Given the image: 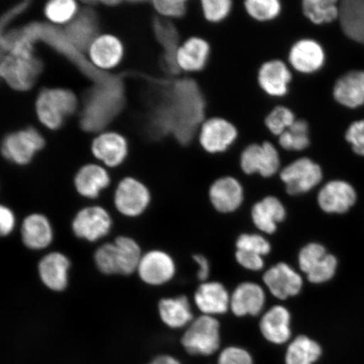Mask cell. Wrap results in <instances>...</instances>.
<instances>
[{"instance_id":"1","label":"cell","mask_w":364,"mask_h":364,"mask_svg":"<svg viewBox=\"0 0 364 364\" xmlns=\"http://www.w3.org/2000/svg\"><path fill=\"white\" fill-rule=\"evenodd\" d=\"M149 88L145 138L172 136L183 145L195 142L206 118V104L198 82L192 76H173L161 68L152 77Z\"/></svg>"},{"instance_id":"2","label":"cell","mask_w":364,"mask_h":364,"mask_svg":"<svg viewBox=\"0 0 364 364\" xmlns=\"http://www.w3.org/2000/svg\"><path fill=\"white\" fill-rule=\"evenodd\" d=\"M180 343L189 356H216L223 348L220 322L208 316L196 318L181 335Z\"/></svg>"},{"instance_id":"3","label":"cell","mask_w":364,"mask_h":364,"mask_svg":"<svg viewBox=\"0 0 364 364\" xmlns=\"http://www.w3.org/2000/svg\"><path fill=\"white\" fill-rule=\"evenodd\" d=\"M41 63L33 55L28 43H17L12 52L0 62V77L14 89L29 90L38 79Z\"/></svg>"},{"instance_id":"4","label":"cell","mask_w":364,"mask_h":364,"mask_svg":"<svg viewBox=\"0 0 364 364\" xmlns=\"http://www.w3.org/2000/svg\"><path fill=\"white\" fill-rule=\"evenodd\" d=\"M239 165L245 176L272 179L279 176L284 161L275 141L264 140L247 144L240 154Z\"/></svg>"},{"instance_id":"5","label":"cell","mask_w":364,"mask_h":364,"mask_svg":"<svg viewBox=\"0 0 364 364\" xmlns=\"http://www.w3.org/2000/svg\"><path fill=\"white\" fill-rule=\"evenodd\" d=\"M277 176L287 194L297 196L311 192L320 184L323 171L313 159L300 154L285 163Z\"/></svg>"},{"instance_id":"6","label":"cell","mask_w":364,"mask_h":364,"mask_svg":"<svg viewBox=\"0 0 364 364\" xmlns=\"http://www.w3.org/2000/svg\"><path fill=\"white\" fill-rule=\"evenodd\" d=\"M77 107V99L66 89H46L38 95L36 111L42 124L52 130L58 129L65 118L72 115Z\"/></svg>"},{"instance_id":"7","label":"cell","mask_w":364,"mask_h":364,"mask_svg":"<svg viewBox=\"0 0 364 364\" xmlns=\"http://www.w3.org/2000/svg\"><path fill=\"white\" fill-rule=\"evenodd\" d=\"M238 139L237 127L221 117L205 118L197 136L200 146L213 156L227 153L234 147Z\"/></svg>"},{"instance_id":"8","label":"cell","mask_w":364,"mask_h":364,"mask_svg":"<svg viewBox=\"0 0 364 364\" xmlns=\"http://www.w3.org/2000/svg\"><path fill=\"white\" fill-rule=\"evenodd\" d=\"M150 202L151 193L148 186L134 176H127L120 181L114 194V206L126 217L142 215Z\"/></svg>"},{"instance_id":"9","label":"cell","mask_w":364,"mask_h":364,"mask_svg":"<svg viewBox=\"0 0 364 364\" xmlns=\"http://www.w3.org/2000/svg\"><path fill=\"white\" fill-rule=\"evenodd\" d=\"M286 61L295 75H312L325 65V49L315 38L304 36L291 46Z\"/></svg>"},{"instance_id":"10","label":"cell","mask_w":364,"mask_h":364,"mask_svg":"<svg viewBox=\"0 0 364 364\" xmlns=\"http://www.w3.org/2000/svg\"><path fill=\"white\" fill-rule=\"evenodd\" d=\"M295 74L284 59L263 63L257 72V83L268 97L283 100L288 97Z\"/></svg>"},{"instance_id":"11","label":"cell","mask_w":364,"mask_h":364,"mask_svg":"<svg viewBox=\"0 0 364 364\" xmlns=\"http://www.w3.org/2000/svg\"><path fill=\"white\" fill-rule=\"evenodd\" d=\"M44 144L43 136L30 127L7 135L1 144V153L9 161L18 166H26Z\"/></svg>"},{"instance_id":"12","label":"cell","mask_w":364,"mask_h":364,"mask_svg":"<svg viewBox=\"0 0 364 364\" xmlns=\"http://www.w3.org/2000/svg\"><path fill=\"white\" fill-rule=\"evenodd\" d=\"M71 227L77 238L95 242L110 233L112 218L103 207H85L76 213Z\"/></svg>"},{"instance_id":"13","label":"cell","mask_w":364,"mask_h":364,"mask_svg":"<svg viewBox=\"0 0 364 364\" xmlns=\"http://www.w3.org/2000/svg\"><path fill=\"white\" fill-rule=\"evenodd\" d=\"M211 53L210 43L206 39L198 36H189L177 49L176 65L181 75H198L207 68Z\"/></svg>"},{"instance_id":"14","label":"cell","mask_w":364,"mask_h":364,"mask_svg":"<svg viewBox=\"0 0 364 364\" xmlns=\"http://www.w3.org/2000/svg\"><path fill=\"white\" fill-rule=\"evenodd\" d=\"M208 198L220 213H232L238 209L245 199V186L238 177H218L208 188Z\"/></svg>"},{"instance_id":"15","label":"cell","mask_w":364,"mask_h":364,"mask_svg":"<svg viewBox=\"0 0 364 364\" xmlns=\"http://www.w3.org/2000/svg\"><path fill=\"white\" fill-rule=\"evenodd\" d=\"M259 331L267 343L276 347H285L293 338L288 309L281 306L270 309L261 318Z\"/></svg>"},{"instance_id":"16","label":"cell","mask_w":364,"mask_h":364,"mask_svg":"<svg viewBox=\"0 0 364 364\" xmlns=\"http://www.w3.org/2000/svg\"><path fill=\"white\" fill-rule=\"evenodd\" d=\"M136 272L144 283L159 286L166 284L174 277L176 265L169 255L154 250L143 255Z\"/></svg>"},{"instance_id":"17","label":"cell","mask_w":364,"mask_h":364,"mask_svg":"<svg viewBox=\"0 0 364 364\" xmlns=\"http://www.w3.org/2000/svg\"><path fill=\"white\" fill-rule=\"evenodd\" d=\"M71 262L66 255L59 252H50L41 259L38 275L46 287L54 292H62L67 289Z\"/></svg>"},{"instance_id":"18","label":"cell","mask_w":364,"mask_h":364,"mask_svg":"<svg viewBox=\"0 0 364 364\" xmlns=\"http://www.w3.org/2000/svg\"><path fill=\"white\" fill-rule=\"evenodd\" d=\"M152 26L154 38L162 49L168 70L174 76L181 75L176 65V53L183 39L176 21L164 19L154 13Z\"/></svg>"},{"instance_id":"19","label":"cell","mask_w":364,"mask_h":364,"mask_svg":"<svg viewBox=\"0 0 364 364\" xmlns=\"http://www.w3.org/2000/svg\"><path fill=\"white\" fill-rule=\"evenodd\" d=\"M318 206L328 213L348 212L357 201L356 191L348 182L335 180L327 182L318 194Z\"/></svg>"},{"instance_id":"20","label":"cell","mask_w":364,"mask_h":364,"mask_svg":"<svg viewBox=\"0 0 364 364\" xmlns=\"http://www.w3.org/2000/svg\"><path fill=\"white\" fill-rule=\"evenodd\" d=\"M94 156L108 167H118L129 158V140L118 133H105L95 138L91 146Z\"/></svg>"},{"instance_id":"21","label":"cell","mask_w":364,"mask_h":364,"mask_svg":"<svg viewBox=\"0 0 364 364\" xmlns=\"http://www.w3.org/2000/svg\"><path fill=\"white\" fill-rule=\"evenodd\" d=\"M263 281L272 294L282 300L299 294L303 287L301 276L284 262L277 264L267 271Z\"/></svg>"},{"instance_id":"22","label":"cell","mask_w":364,"mask_h":364,"mask_svg":"<svg viewBox=\"0 0 364 364\" xmlns=\"http://www.w3.org/2000/svg\"><path fill=\"white\" fill-rule=\"evenodd\" d=\"M22 243L33 250L47 249L54 239L53 228L48 218L42 213L27 215L21 228Z\"/></svg>"},{"instance_id":"23","label":"cell","mask_w":364,"mask_h":364,"mask_svg":"<svg viewBox=\"0 0 364 364\" xmlns=\"http://www.w3.org/2000/svg\"><path fill=\"white\" fill-rule=\"evenodd\" d=\"M124 46L112 35H102L91 42L89 48L90 60L98 68L110 70L120 65L124 57Z\"/></svg>"},{"instance_id":"24","label":"cell","mask_w":364,"mask_h":364,"mask_svg":"<svg viewBox=\"0 0 364 364\" xmlns=\"http://www.w3.org/2000/svg\"><path fill=\"white\" fill-rule=\"evenodd\" d=\"M266 295L260 285L254 283L240 284L230 297V309L236 316H257L262 311Z\"/></svg>"},{"instance_id":"25","label":"cell","mask_w":364,"mask_h":364,"mask_svg":"<svg viewBox=\"0 0 364 364\" xmlns=\"http://www.w3.org/2000/svg\"><path fill=\"white\" fill-rule=\"evenodd\" d=\"M195 303L204 316L222 315L229 309L230 297L225 287L218 282L205 283L195 293Z\"/></svg>"},{"instance_id":"26","label":"cell","mask_w":364,"mask_h":364,"mask_svg":"<svg viewBox=\"0 0 364 364\" xmlns=\"http://www.w3.org/2000/svg\"><path fill=\"white\" fill-rule=\"evenodd\" d=\"M275 143L282 153L300 156L311 147V124L306 118L299 117L288 130L277 136Z\"/></svg>"},{"instance_id":"27","label":"cell","mask_w":364,"mask_h":364,"mask_svg":"<svg viewBox=\"0 0 364 364\" xmlns=\"http://www.w3.org/2000/svg\"><path fill=\"white\" fill-rule=\"evenodd\" d=\"M336 102L348 108L364 104V70H353L341 76L333 88Z\"/></svg>"},{"instance_id":"28","label":"cell","mask_w":364,"mask_h":364,"mask_svg":"<svg viewBox=\"0 0 364 364\" xmlns=\"http://www.w3.org/2000/svg\"><path fill=\"white\" fill-rule=\"evenodd\" d=\"M111 183V177L105 168L89 164L81 167L75 177V186L81 197L95 199Z\"/></svg>"},{"instance_id":"29","label":"cell","mask_w":364,"mask_h":364,"mask_svg":"<svg viewBox=\"0 0 364 364\" xmlns=\"http://www.w3.org/2000/svg\"><path fill=\"white\" fill-rule=\"evenodd\" d=\"M252 217L259 230L271 235L277 230V224L284 220L286 210L279 198L268 195L255 203Z\"/></svg>"},{"instance_id":"30","label":"cell","mask_w":364,"mask_h":364,"mask_svg":"<svg viewBox=\"0 0 364 364\" xmlns=\"http://www.w3.org/2000/svg\"><path fill=\"white\" fill-rule=\"evenodd\" d=\"M340 26L354 42L364 44V0H345L339 4Z\"/></svg>"},{"instance_id":"31","label":"cell","mask_w":364,"mask_h":364,"mask_svg":"<svg viewBox=\"0 0 364 364\" xmlns=\"http://www.w3.org/2000/svg\"><path fill=\"white\" fill-rule=\"evenodd\" d=\"M323 350L317 341L307 335H299L285 347L284 364H316Z\"/></svg>"},{"instance_id":"32","label":"cell","mask_w":364,"mask_h":364,"mask_svg":"<svg viewBox=\"0 0 364 364\" xmlns=\"http://www.w3.org/2000/svg\"><path fill=\"white\" fill-rule=\"evenodd\" d=\"M161 321L171 329H181L193 322V313L186 296L163 299L159 304Z\"/></svg>"},{"instance_id":"33","label":"cell","mask_w":364,"mask_h":364,"mask_svg":"<svg viewBox=\"0 0 364 364\" xmlns=\"http://www.w3.org/2000/svg\"><path fill=\"white\" fill-rule=\"evenodd\" d=\"M118 274L130 275L136 272L143 255L138 243L127 236H118L114 240Z\"/></svg>"},{"instance_id":"34","label":"cell","mask_w":364,"mask_h":364,"mask_svg":"<svg viewBox=\"0 0 364 364\" xmlns=\"http://www.w3.org/2000/svg\"><path fill=\"white\" fill-rule=\"evenodd\" d=\"M301 11L313 25L330 24L338 20L339 4L336 0H303Z\"/></svg>"},{"instance_id":"35","label":"cell","mask_w":364,"mask_h":364,"mask_svg":"<svg viewBox=\"0 0 364 364\" xmlns=\"http://www.w3.org/2000/svg\"><path fill=\"white\" fill-rule=\"evenodd\" d=\"M247 15L259 24L277 21L284 11L283 0H243Z\"/></svg>"},{"instance_id":"36","label":"cell","mask_w":364,"mask_h":364,"mask_svg":"<svg viewBox=\"0 0 364 364\" xmlns=\"http://www.w3.org/2000/svg\"><path fill=\"white\" fill-rule=\"evenodd\" d=\"M297 118L292 109L284 104L279 103L268 112L264 124L270 134L277 138L288 130Z\"/></svg>"},{"instance_id":"37","label":"cell","mask_w":364,"mask_h":364,"mask_svg":"<svg viewBox=\"0 0 364 364\" xmlns=\"http://www.w3.org/2000/svg\"><path fill=\"white\" fill-rule=\"evenodd\" d=\"M205 21L210 25L225 22L234 11L235 0H200Z\"/></svg>"},{"instance_id":"38","label":"cell","mask_w":364,"mask_h":364,"mask_svg":"<svg viewBox=\"0 0 364 364\" xmlns=\"http://www.w3.org/2000/svg\"><path fill=\"white\" fill-rule=\"evenodd\" d=\"M151 4L156 15L171 21L182 19L189 9V0H153Z\"/></svg>"},{"instance_id":"39","label":"cell","mask_w":364,"mask_h":364,"mask_svg":"<svg viewBox=\"0 0 364 364\" xmlns=\"http://www.w3.org/2000/svg\"><path fill=\"white\" fill-rule=\"evenodd\" d=\"M78 6L73 0H54L45 7V15L56 24H65L74 19Z\"/></svg>"},{"instance_id":"40","label":"cell","mask_w":364,"mask_h":364,"mask_svg":"<svg viewBox=\"0 0 364 364\" xmlns=\"http://www.w3.org/2000/svg\"><path fill=\"white\" fill-rule=\"evenodd\" d=\"M94 261L97 269L105 275L118 274L115 245L103 244L95 250Z\"/></svg>"},{"instance_id":"41","label":"cell","mask_w":364,"mask_h":364,"mask_svg":"<svg viewBox=\"0 0 364 364\" xmlns=\"http://www.w3.org/2000/svg\"><path fill=\"white\" fill-rule=\"evenodd\" d=\"M326 250L323 245L318 243H311L300 250L299 255V265L300 269L307 275L318 263L322 261L326 255Z\"/></svg>"},{"instance_id":"42","label":"cell","mask_w":364,"mask_h":364,"mask_svg":"<svg viewBox=\"0 0 364 364\" xmlns=\"http://www.w3.org/2000/svg\"><path fill=\"white\" fill-rule=\"evenodd\" d=\"M217 364H255L252 354L237 345L223 348L217 354Z\"/></svg>"},{"instance_id":"43","label":"cell","mask_w":364,"mask_h":364,"mask_svg":"<svg viewBox=\"0 0 364 364\" xmlns=\"http://www.w3.org/2000/svg\"><path fill=\"white\" fill-rule=\"evenodd\" d=\"M338 260L331 254H327L322 261L307 274V279L313 284H322L334 277Z\"/></svg>"},{"instance_id":"44","label":"cell","mask_w":364,"mask_h":364,"mask_svg":"<svg viewBox=\"0 0 364 364\" xmlns=\"http://www.w3.org/2000/svg\"><path fill=\"white\" fill-rule=\"evenodd\" d=\"M236 247L239 250L260 255L262 257L271 252L270 243L259 235H241L236 241Z\"/></svg>"},{"instance_id":"45","label":"cell","mask_w":364,"mask_h":364,"mask_svg":"<svg viewBox=\"0 0 364 364\" xmlns=\"http://www.w3.org/2000/svg\"><path fill=\"white\" fill-rule=\"evenodd\" d=\"M345 139L355 154L364 156V119L353 122L346 132Z\"/></svg>"},{"instance_id":"46","label":"cell","mask_w":364,"mask_h":364,"mask_svg":"<svg viewBox=\"0 0 364 364\" xmlns=\"http://www.w3.org/2000/svg\"><path fill=\"white\" fill-rule=\"evenodd\" d=\"M16 217L12 209L0 204V237H7L15 230Z\"/></svg>"},{"instance_id":"47","label":"cell","mask_w":364,"mask_h":364,"mask_svg":"<svg viewBox=\"0 0 364 364\" xmlns=\"http://www.w3.org/2000/svg\"><path fill=\"white\" fill-rule=\"evenodd\" d=\"M236 261L245 269L260 271L264 267V260L260 255L239 250L235 253Z\"/></svg>"},{"instance_id":"48","label":"cell","mask_w":364,"mask_h":364,"mask_svg":"<svg viewBox=\"0 0 364 364\" xmlns=\"http://www.w3.org/2000/svg\"><path fill=\"white\" fill-rule=\"evenodd\" d=\"M193 258L199 266V271L198 272L199 280H206L209 275V272H210V267H209V263L207 259L203 256H201V255H197V256H194Z\"/></svg>"},{"instance_id":"49","label":"cell","mask_w":364,"mask_h":364,"mask_svg":"<svg viewBox=\"0 0 364 364\" xmlns=\"http://www.w3.org/2000/svg\"><path fill=\"white\" fill-rule=\"evenodd\" d=\"M147 364H182L180 359L170 354H159Z\"/></svg>"}]
</instances>
